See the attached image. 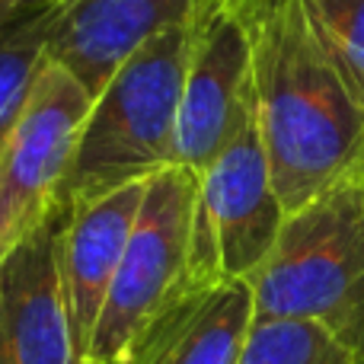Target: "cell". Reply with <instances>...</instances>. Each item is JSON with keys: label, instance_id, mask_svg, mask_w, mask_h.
Instances as JSON below:
<instances>
[{"label": "cell", "instance_id": "obj_1", "mask_svg": "<svg viewBox=\"0 0 364 364\" xmlns=\"http://www.w3.org/2000/svg\"><path fill=\"white\" fill-rule=\"evenodd\" d=\"M233 6V4H230ZM252 96L284 214L364 173V109L336 74L301 0H246Z\"/></svg>", "mask_w": 364, "mask_h": 364}, {"label": "cell", "instance_id": "obj_2", "mask_svg": "<svg viewBox=\"0 0 364 364\" xmlns=\"http://www.w3.org/2000/svg\"><path fill=\"white\" fill-rule=\"evenodd\" d=\"M188 16L151 38L93 96L58 195V214L176 166Z\"/></svg>", "mask_w": 364, "mask_h": 364}, {"label": "cell", "instance_id": "obj_3", "mask_svg": "<svg viewBox=\"0 0 364 364\" xmlns=\"http://www.w3.org/2000/svg\"><path fill=\"white\" fill-rule=\"evenodd\" d=\"M250 288L256 316L310 320L364 361V173L284 218Z\"/></svg>", "mask_w": 364, "mask_h": 364}, {"label": "cell", "instance_id": "obj_4", "mask_svg": "<svg viewBox=\"0 0 364 364\" xmlns=\"http://www.w3.org/2000/svg\"><path fill=\"white\" fill-rule=\"evenodd\" d=\"M198 173L170 166L147 179L134 230L102 304L87 364H125L154 320L192 284V218Z\"/></svg>", "mask_w": 364, "mask_h": 364}, {"label": "cell", "instance_id": "obj_5", "mask_svg": "<svg viewBox=\"0 0 364 364\" xmlns=\"http://www.w3.org/2000/svg\"><path fill=\"white\" fill-rule=\"evenodd\" d=\"M250 90L237 132L198 173L192 218V282H250L269 259L284 224Z\"/></svg>", "mask_w": 364, "mask_h": 364}, {"label": "cell", "instance_id": "obj_6", "mask_svg": "<svg viewBox=\"0 0 364 364\" xmlns=\"http://www.w3.org/2000/svg\"><path fill=\"white\" fill-rule=\"evenodd\" d=\"M90 106L93 93L45 58L16 132L0 154V259L58 214V195Z\"/></svg>", "mask_w": 364, "mask_h": 364}, {"label": "cell", "instance_id": "obj_7", "mask_svg": "<svg viewBox=\"0 0 364 364\" xmlns=\"http://www.w3.org/2000/svg\"><path fill=\"white\" fill-rule=\"evenodd\" d=\"M252 90L246 23L227 0H195L182 80L176 166L205 173L237 132Z\"/></svg>", "mask_w": 364, "mask_h": 364}, {"label": "cell", "instance_id": "obj_8", "mask_svg": "<svg viewBox=\"0 0 364 364\" xmlns=\"http://www.w3.org/2000/svg\"><path fill=\"white\" fill-rule=\"evenodd\" d=\"M0 364H80L58 272V214L0 259Z\"/></svg>", "mask_w": 364, "mask_h": 364}, {"label": "cell", "instance_id": "obj_9", "mask_svg": "<svg viewBox=\"0 0 364 364\" xmlns=\"http://www.w3.org/2000/svg\"><path fill=\"white\" fill-rule=\"evenodd\" d=\"M144 188L147 179L132 182L58 214V272L80 364H87L90 342L138 220Z\"/></svg>", "mask_w": 364, "mask_h": 364}, {"label": "cell", "instance_id": "obj_10", "mask_svg": "<svg viewBox=\"0 0 364 364\" xmlns=\"http://www.w3.org/2000/svg\"><path fill=\"white\" fill-rule=\"evenodd\" d=\"M195 0H64L48 19L45 58L100 93L151 38L182 23Z\"/></svg>", "mask_w": 364, "mask_h": 364}, {"label": "cell", "instance_id": "obj_11", "mask_svg": "<svg viewBox=\"0 0 364 364\" xmlns=\"http://www.w3.org/2000/svg\"><path fill=\"white\" fill-rule=\"evenodd\" d=\"M252 320L250 282H192L147 326L125 364H240Z\"/></svg>", "mask_w": 364, "mask_h": 364}, {"label": "cell", "instance_id": "obj_12", "mask_svg": "<svg viewBox=\"0 0 364 364\" xmlns=\"http://www.w3.org/2000/svg\"><path fill=\"white\" fill-rule=\"evenodd\" d=\"M240 364H364L336 336L310 320L256 316Z\"/></svg>", "mask_w": 364, "mask_h": 364}, {"label": "cell", "instance_id": "obj_13", "mask_svg": "<svg viewBox=\"0 0 364 364\" xmlns=\"http://www.w3.org/2000/svg\"><path fill=\"white\" fill-rule=\"evenodd\" d=\"M336 74L364 109V0H301Z\"/></svg>", "mask_w": 364, "mask_h": 364}, {"label": "cell", "instance_id": "obj_14", "mask_svg": "<svg viewBox=\"0 0 364 364\" xmlns=\"http://www.w3.org/2000/svg\"><path fill=\"white\" fill-rule=\"evenodd\" d=\"M48 19L0 38V154L10 144L19 115H23L26 102H29L32 83H36L38 70L45 64Z\"/></svg>", "mask_w": 364, "mask_h": 364}, {"label": "cell", "instance_id": "obj_15", "mask_svg": "<svg viewBox=\"0 0 364 364\" xmlns=\"http://www.w3.org/2000/svg\"><path fill=\"white\" fill-rule=\"evenodd\" d=\"M61 4L64 0H0V38L48 19Z\"/></svg>", "mask_w": 364, "mask_h": 364}, {"label": "cell", "instance_id": "obj_16", "mask_svg": "<svg viewBox=\"0 0 364 364\" xmlns=\"http://www.w3.org/2000/svg\"><path fill=\"white\" fill-rule=\"evenodd\" d=\"M227 4H233V6H240V4H246V0H227Z\"/></svg>", "mask_w": 364, "mask_h": 364}]
</instances>
